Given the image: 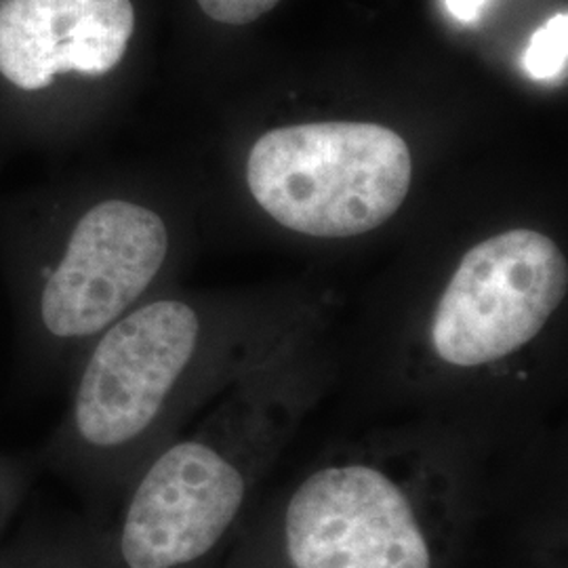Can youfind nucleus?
Here are the masks:
<instances>
[{"instance_id": "f8f14e48", "label": "nucleus", "mask_w": 568, "mask_h": 568, "mask_svg": "<svg viewBox=\"0 0 568 568\" xmlns=\"http://www.w3.org/2000/svg\"><path fill=\"white\" fill-rule=\"evenodd\" d=\"M488 0H447V9L459 21L478 20Z\"/></svg>"}, {"instance_id": "9d476101", "label": "nucleus", "mask_w": 568, "mask_h": 568, "mask_svg": "<svg viewBox=\"0 0 568 568\" xmlns=\"http://www.w3.org/2000/svg\"><path fill=\"white\" fill-rule=\"evenodd\" d=\"M20 478L13 467L0 464V528L20 499Z\"/></svg>"}, {"instance_id": "f03ea898", "label": "nucleus", "mask_w": 568, "mask_h": 568, "mask_svg": "<svg viewBox=\"0 0 568 568\" xmlns=\"http://www.w3.org/2000/svg\"><path fill=\"white\" fill-rule=\"evenodd\" d=\"M300 415L291 394H253L169 440L119 499L103 535L112 568L217 567Z\"/></svg>"}, {"instance_id": "9b49d317", "label": "nucleus", "mask_w": 568, "mask_h": 568, "mask_svg": "<svg viewBox=\"0 0 568 568\" xmlns=\"http://www.w3.org/2000/svg\"><path fill=\"white\" fill-rule=\"evenodd\" d=\"M525 556H527V565L523 568H567L565 549L527 544Z\"/></svg>"}, {"instance_id": "7ed1b4c3", "label": "nucleus", "mask_w": 568, "mask_h": 568, "mask_svg": "<svg viewBox=\"0 0 568 568\" xmlns=\"http://www.w3.org/2000/svg\"><path fill=\"white\" fill-rule=\"evenodd\" d=\"M204 347L192 305L161 300L124 314L89 356L55 466L89 493L121 499L148 459L180 434V398Z\"/></svg>"}, {"instance_id": "6e6552de", "label": "nucleus", "mask_w": 568, "mask_h": 568, "mask_svg": "<svg viewBox=\"0 0 568 568\" xmlns=\"http://www.w3.org/2000/svg\"><path fill=\"white\" fill-rule=\"evenodd\" d=\"M568 16L558 13L541 26L528 42L525 70L535 81H551L567 70Z\"/></svg>"}, {"instance_id": "1a4fd4ad", "label": "nucleus", "mask_w": 568, "mask_h": 568, "mask_svg": "<svg viewBox=\"0 0 568 568\" xmlns=\"http://www.w3.org/2000/svg\"><path fill=\"white\" fill-rule=\"evenodd\" d=\"M281 0H199L204 16L227 26H244L260 20Z\"/></svg>"}, {"instance_id": "39448f33", "label": "nucleus", "mask_w": 568, "mask_h": 568, "mask_svg": "<svg viewBox=\"0 0 568 568\" xmlns=\"http://www.w3.org/2000/svg\"><path fill=\"white\" fill-rule=\"evenodd\" d=\"M567 286V260L541 232L518 227L476 244L429 318L427 347L436 365L501 371L546 333Z\"/></svg>"}, {"instance_id": "423d86ee", "label": "nucleus", "mask_w": 568, "mask_h": 568, "mask_svg": "<svg viewBox=\"0 0 568 568\" xmlns=\"http://www.w3.org/2000/svg\"><path fill=\"white\" fill-rule=\"evenodd\" d=\"M166 251V227L154 211L124 201L93 206L47 278L42 325L60 339L100 335L142 297Z\"/></svg>"}, {"instance_id": "0eeeda50", "label": "nucleus", "mask_w": 568, "mask_h": 568, "mask_svg": "<svg viewBox=\"0 0 568 568\" xmlns=\"http://www.w3.org/2000/svg\"><path fill=\"white\" fill-rule=\"evenodd\" d=\"M133 30L131 0H0V74L23 91L68 72L102 77Z\"/></svg>"}, {"instance_id": "ddd939ff", "label": "nucleus", "mask_w": 568, "mask_h": 568, "mask_svg": "<svg viewBox=\"0 0 568 568\" xmlns=\"http://www.w3.org/2000/svg\"><path fill=\"white\" fill-rule=\"evenodd\" d=\"M77 568H112L110 558L105 554V544H103V535L89 548L87 558L77 565Z\"/></svg>"}, {"instance_id": "f257e3e1", "label": "nucleus", "mask_w": 568, "mask_h": 568, "mask_svg": "<svg viewBox=\"0 0 568 568\" xmlns=\"http://www.w3.org/2000/svg\"><path fill=\"white\" fill-rule=\"evenodd\" d=\"M493 462L445 426L326 447L248 511L215 568H462L497 506Z\"/></svg>"}, {"instance_id": "20e7f679", "label": "nucleus", "mask_w": 568, "mask_h": 568, "mask_svg": "<svg viewBox=\"0 0 568 568\" xmlns=\"http://www.w3.org/2000/svg\"><path fill=\"white\" fill-rule=\"evenodd\" d=\"M413 163L405 140L373 122L274 129L251 148L246 182L278 224L316 239L366 234L403 206Z\"/></svg>"}]
</instances>
